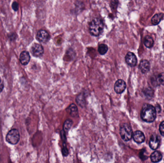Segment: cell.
I'll return each instance as SVG.
<instances>
[{
	"label": "cell",
	"mask_w": 164,
	"mask_h": 163,
	"mask_svg": "<svg viewBox=\"0 0 164 163\" xmlns=\"http://www.w3.org/2000/svg\"><path fill=\"white\" fill-rule=\"evenodd\" d=\"M141 117L145 122L152 123L156 119V110L155 107L149 104H145L141 109Z\"/></svg>",
	"instance_id": "cell-1"
},
{
	"label": "cell",
	"mask_w": 164,
	"mask_h": 163,
	"mask_svg": "<svg viewBox=\"0 0 164 163\" xmlns=\"http://www.w3.org/2000/svg\"><path fill=\"white\" fill-rule=\"evenodd\" d=\"M104 22L100 18H94L90 23L89 30L91 35L94 36H99L104 30Z\"/></svg>",
	"instance_id": "cell-2"
},
{
	"label": "cell",
	"mask_w": 164,
	"mask_h": 163,
	"mask_svg": "<svg viewBox=\"0 0 164 163\" xmlns=\"http://www.w3.org/2000/svg\"><path fill=\"white\" fill-rule=\"evenodd\" d=\"M120 134L123 140L127 142L132 137V131L130 125L127 124H124L120 126Z\"/></svg>",
	"instance_id": "cell-3"
},
{
	"label": "cell",
	"mask_w": 164,
	"mask_h": 163,
	"mask_svg": "<svg viewBox=\"0 0 164 163\" xmlns=\"http://www.w3.org/2000/svg\"><path fill=\"white\" fill-rule=\"evenodd\" d=\"M20 139L19 133L17 129H12L7 134L6 140L12 144H16Z\"/></svg>",
	"instance_id": "cell-4"
},
{
	"label": "cell",
	"mask_w": 164,
	"mask_h": 163,
	"mask_svg": "<svg viewBox=\"0 0 164 163\" xmlns=\"http://www.w3.org/2000/svg\"><path fill=\"white\" fill-rule=\"evenodd\" d=\"M31 52L34 56L40 57L44 54V49L39 44H34L31 48Z\"/></svg>",
	"instance_id": "cell-5"
},
{
	"label": "cell",
	"mask_w": 164,
	"mask_h": 163,
	"mask_svg": "<svg viewBox=\"0 0 164 163\" xmlns=\"http://www.w3.org/2000/svg\"><path fill=\"white\" fill-rule=\"evenodd\" d=\"M37 39L41 43H45L49 41L50 36L49 33L44 30H40L37 33Z\"/></svg>",
	"instance_id": "cell-6"
},
{
	"label": "cell",
	"mask_w": 164,
	"mask_h": 163,
	"mask_svg": "<svg viewBox=\"0 0 164 163\" xmlns=\"http://www.w3.org/2000/svg\"><path fill=\"white\" fill-rule=\"evenodd\" d=\"M114 90L117 94H121L124 91L126 88V84L124 80H118L114 85Z\"/></svg>",
	"instance_id": "cell-7"
},
{
	"label": "cell",
	"mask_w": 164,
	"mask_h": 163,
	"mask_svg": "<svg viewBox=\"0 0 164 163\" xmlns=\"http://www.w3.org/2000/svg\"><path fill=\"white\" fill-rule=\"evenodd\" d=\"M160 144V138L159 135L154 134L151 136L149 141L150 148L153 150H156L159 148Z\"/></svg>",
	"instance_id": "cell-8"
},
{
	"label": "cell",
	"mask_w": 164,
	"mask_h": 163,
	"mask_svg": "<svg viewBox=\"0 0 164 163\" xmlns=\"http://www.w3.org/2000/svg\"><path fill=\"white\" fill-rule=\"evenodd\" d=\"M125 61L130 66H134L137 65V59L134 53L129 52L125 56Z\"/></svg>",
	"instance_id": "cell-9"
},
{
	"label": "cell",
	"mask_w": 164,
	"mask_h": 163,
	"mask_svg": "<svg viewBox=\"0 0 164 163\" xmlns=\"http://www.w3.org/2000/svg\"><path fill=\"white\" fill-rule=\"evenodd\" d=\"M132 138L134 141L137 144H141L145 142V134L140 131H136L132 134Z\"/></svg>",
	"instance_id": "cell-10"
},
{
	"label": "cell",
	"mask_w": 164,
	"mask_h": 163,
	"mask_svg": "<svg viewBox=\"0 0 164 163\" xmlns=\"http://www.w3.org/2000/svg\"><path fill=\"white\" fill-rule=\"evenodd\" d=\"M140 70L143 74L148 73L150 69V64L149 61L146 59H143L140 62Z\"/></svg>",
	"instance_id": "cell-11"
},
{
	"label": "cell",
	"mask_w": 164,
	"mask_h": 163,
	"mask_svg": "<svg viewBox=\"0 0 164 163\" xmlns=\"http://www.w3.org/2000/svg\"><path fill=\"white\" fill-rule=\"evenodd\" d=\"M19 60L23 65L28 64L30 60V53L26 51H24L21 53L19 56Z\"/></svg>",
	"instance_id": "cell-12"
},
{
	"label": "cell",
	"mask_w": 164,
	"mask_h": 163,
	"mask_svg": "<svg viewBox=\"0 0 164 163\" xmlns=\"http://www.w3.org/2000/svg\"><path fill=\"white\" fill-rule=\"evenodd\" d=\"M150 158L151 160L153 163H159L162 160V155L161 153L159 151H155L151 155Z\"/></svg>",
	"instance_id": "cell-13"
},
{
	"label": "cell",
	"mask_w": 164,
	"mask_h": 163,
	"mask_svg": "<svg viewBox=\"0 0 164 163\" xmlns=\"http://www.w3.org/2000/svg\"><path fill=\"white\" fill-rule=\"evenodd\" d=\"M67 110L70 114L72 117H77L78 116V111L77 106L75 104H72L68 107Z\"/></svg>",
	"instance_id": "cell-14"
},
{
	"label": "cell",
	"mask_w": 164,
	"mask_h": 163,
	"mask_svg": "<svg viewBox=\"0 0 164 163\" xmlns=\"http://www.w3.org/2000/svg\"><path fill=\"white\" fill-rule=\"evenodd\" d=\"M163 17H164V14L162 12L155 14L152 17V19H151V22L153 25H159L161 21L163 19Z\"/></svg>",
	"instance_id": "cell-15"
},
{
	"label": "cell",
	"mask_w": 164,
	"mask_h": 163,
	"mask_svg": "<svg viewBox=\"0 0 164 163\" xmlns=\"http://www.w3.org/2000/svg\"><path fill=\"white\" fill-rule=\"evenodd\" d=\"M144 43L145 46L147 48L150 49V48H152L154 46V40L151 36H146L144 38Z\"/></svg>",
	"instance_id": "cell-16"
},
{
	"label": "cell",
	"mask_w": 164,
	"mask_h": 163,
	"mask_svg": "<svg viewBox=\"0 0 164 163\" xmlns=\"http://www.w3.org/2000/svg\"><path fill=\"white\" fill-rule=\"evenodd\" d=\"M76 103L81 107H84L85 105V100L83 93L80 94L77 96L76 99Z\"/></svg>",
	"instance_id": "cell-17"
},
{
	"label": "cell",
	"mask_w": 164,
	"mask_h": 163,
	"mask_svg": "<svg viewBox=\"0 0 164 163\" xmlns=\"http://www.w3.org/2000/svg\"><path fill=\"white\" fill-rule=\"evenodd\" d=\"M73 124V122L71 119H67L64 123L63 125V130L66 133L68 132L71 128Z\"/></svg>",
	"instance_id": "cell-18"
},
{
	"label": "cell",
	"mask_w": 164,
	"mask_h": 163,
	"mask_svg": "<svg viewBox=\"0 0 164 163\" xmlns=\"http://www.w3.org/2000/svg\"><path fill=\"white\" fill-rule=\"evenodd\" d=\"M108 49H109V48H108V46L106 44H102L99 46L98 51L100 55H104L108 52Z\"/></svg>",
	"instance_id": "cell-19"
},
{
	"label": "cell",
	"mask_w": 164,
	"mask_h": 163,
	"mask_svg": "<svg viewBox=\"0 0 164 163\" xmlns=\"http://www.w3.org/2000/svg\"><path fill=\"white\" fill-rule=\"evenodd\" d=\"M156 82L159 85H164V72L160 73L156 78Z\"/></svg>",
	"instance_id": "cell-20"
},
{
	"label": "cell",
	"mask_w": 164,
	"mask_h": 163,
	"mask_svg": "<svg viewBox=\"0 0 164 163\" xmlns=\"http://www.w3.org/2000/svg\"><path fill=\"white\" fill-rule=\"evenodd\" d=\"M62 155H64V156H67L69 154L68 149L66 148V145L65 143H64L63 148L62 149Z\"/></svg>",
	"instance_id": "cell-21"
},
{
	"label": "cell",
	"mask_w": 164,
	"mask_h": 163,
	"mask_svg": "<svg viewBox=\"0 0 164 163\" xmlns=\"http://www.w3.org/2000/svg\"><path fill=\"white\" fill-rule=\"evenodd\" d=\"M159 132L161 135L164 136V121L161 122L160 124Z\"/></svg>",
	"instance_id": "cell-22"
},
{
	"label": "cell",
	"mask_w": 164,
	"mask_h": 163,
	"mask_svg": "<svg viewBox=\"0 0 164 163\" xmlns=\"http://www.w3.org/2000/svg\"><path fill=\"white\" fill-rule=\"evenodd\" d=\"M12 7L15 11H17L19 8V5L16 2H14L12 5Z\"/></svg>",
	"instance_id": "cell-23"
},
{
	"label": "cell",
	"mask_w": 164,
	"mask_h": 163,
	"mask_svg": "<svg viewBox=\"0 0 164 163\" xmlns=\"http://www.w3.org/2000/svg\"><path fill=\"white\" fill-rule=\"evenodd\" d=\"M61 137L64 143H65L66 141V133L64 130L61 131Z\"/></svg>",
	"instance_id": "cell-24"
},
{
	"label": "cell",
	"mask_w": 164,
	"mask_h": 163,
	"mask_svg": "<svg viewBox=\"0 0 164 163\" xmlns=\"http://www.w3.org/2000/svg\"><path fill=\"white\" fill-rule=\"evenodd\" d=\"M4 88V82L0 78V93L2 91Z\"/></svg>",
	"instance_id": "cell-25"
}]
</instances>
